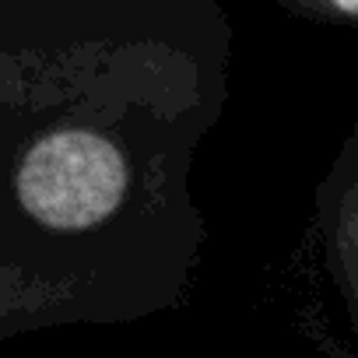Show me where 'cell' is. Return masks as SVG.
I'll use <instances>...</instances> for the list:
<instances>
[{
    "label": "cell",
    "mask_w": 358,
    "mask_h": 358,
    "mask_svg": "<svg viewBox=\"0 0 358 358\" xmlns=\"http://www.w3.org/2000/svg\"><path fill=\"white\" fill-rule=\"evenodd\" d=\"M232 43L222 0H0V334L190 274Z\"/></svg>",
    "instance_id": "obj_1"
},
{
    "label": "cell",
    "mask_w": 358,
    "mask_h": 358,
    "mask_svg": "<svg viewBox=\"0 0 358 358\" xmlns=\"http://www.w3.org/2000/svg\"><path fill=\"white\" fill-rule=\"evenodd\" d=\"M313 239L358 320V120L313 190Z\"/></svg>",
    "instance_id": "obj_2"
},
{
    "label": "cell",
    "mask_w": 358,
    "mask_h": 358,
    "mask_svg": "<svg viewBox=\"0 0 358 358\" xmlns=\"http://www.w3.org/2000/svg\"><path fill=\"white\" fill-rule=\"evenodd\" d=\"M274 4L299 22L358 32V0H274Z\"/></svg>",
    "instance_id": "obj_3"
}]
</instances>
